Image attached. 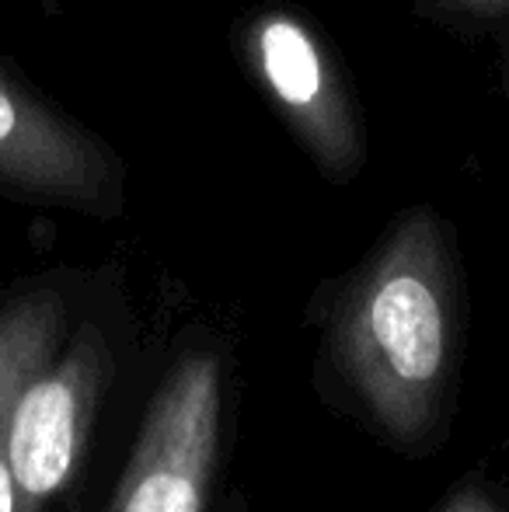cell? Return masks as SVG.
<instances>
[{
  "mask_svg": "<svg viewBox=\"0 0 509 512\" xmlns=\"http://www.w3.org/2000/svg\"><path fill=\"white\" fill-rule=\"evenodd\" d=\"M447 269L443 223L412 209L328 307L321 373L387 436H412L447 366Z\"/></svg>",
  "mask_w": 509,
  "mask_h": 512,
  "instance_id": "cell-1",
  "label": "cell"
},
{
  "mask_svg": "<svg viewBox=\"0 0 509 512\" xmlns=\"http://www.w3.org/2000/svg\"><path fill=\"white\" fill-rule=\"evenodd\" d=\"M0 189L109 216L119 164L98 140L0 74Z\"/></svg>",
  "mask_w": 509,
  "mask_h": 512,
  "instance_id": "cell-4",
  "label": "cell"
},
{
  "mask_svg": "<svg viewBox=\"0 0 509 512\" xmlns=\"http://www.w3.org/2000/svg\"><path fill=\"white\" fill-rule=\"evenodd\" d=\"M234 359L192 335L157 377L105 512H245L231 488Z\"/></svg>",
  "mask_w": 509,
  "mask_h": 512,
  "instance_id": "cell-2",
  "label": "cell"
},
{
  "mask_svg": "<svg viewBox=\"0 0 509 512\" xmlns=\"http://www.w3.org/2000/svg\"><path fill=\"white\" fill-rule=\"evenodd\" d=\"M112 380L116 345L105 324L88 317L70 324L60 349L21 384L7 425V457L28 512H46L70 492Z\"/></svg>",
  "mask_w": 509,
  "mask_h": 512,
  "instance_id": "cell-3",
  "label": "cell"
},
{
  "mask_svg": "<svg viewBox=\"0 0 509 512\" xmlns=\"http://www.w3.org/2000/svg\"><path fill=\"white\" fill-rule=\"evenodd\" d=\"M67 290L53 279L0 297V512H28L7 457V425L21 384L60 349L70 331Z\"/></svg>",
  "mask_w": 509,
  "mask_h": 512,
  "instance_id": "cell-6",
  "label": "cell"
},
{
  "mask_svg": "<svg viewBox=\"0 0 509 512\" xmlns=\"http://www.w3.org/2000/svg\"><path fill=\"white\" fill-rule=\"evenodd\" d=\"M252 56L265 91L293 122L321 168L349 178L363 164V133L335 67L314 35L290 14L269 11L252 28Z\"/></svg>",
  "mask_w": 509,
  "mask_h": 512,
  "instance_id": "cell-5",
  "label": "cell"
},
{
  "mask_svg": "<svg viewBox=\"0 0 509 512\" xmlns=\"http://www.w3.org/2000/svg\"><path fill=\"white\" fill-rule=\"evenodd\" d=\"M429 14L447 21H468V25H485V21L509 18V0H422Z\"/></svg>",
  "mask_w": 509,
  "mask_h": 512,
  "instance_id": "cell-7",
  "label": "cell"
}]
</instances>
